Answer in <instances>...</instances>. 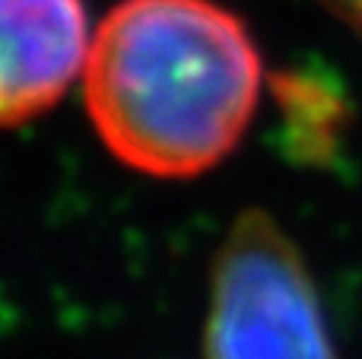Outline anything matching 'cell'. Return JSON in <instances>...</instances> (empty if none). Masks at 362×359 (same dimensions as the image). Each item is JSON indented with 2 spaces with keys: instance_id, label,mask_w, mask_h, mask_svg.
<instances>
[{
  "instance_id": "6da1fadb",
  "label": "cell",
  "mask_w": 362,
  "mask_h": 359,
  "mask_svg": "<svg viewBox=\"0 0 362 359\" xmlns=\"http://www.w3.org/2000/svg\"><path fill=\"white\" fill-rule=\"evenodd\" d=\"M264 61L216 0H121L93 32L83 95L99 140L150 178L219 165L255 118Z\"/></svg>"
},
{
  "instance_id": "277c9868",
  "label": "cell",
  "mask_w": 362,
  "mask_h": 359,
  "mask_svg": "<svg viewBox=\"0 0 362 359\" xmlns=\"http://www.w3.org/2000/svg\"><path fill=\"white\" fill-rule=\"evenodd\" d=\"M315 4H321L325 10H331L334 16L344 19L346 25L362 32V0H315Z\"/></svg>"
},
{
  "instance_id": "7a4b0ae2",
  "label": "cell",
  "mask_w": 362,
  "mask_h": 359,
  "mask_svg": "<svg viewBox=\"0 0 362 359\" xmlns=\"http://www.w3.org/2000/svg\"><path fill=\"white\" fill-rule=\"evenodd\" d=\"M204 347L206 359H337L299 245L257 207L216 248Z\"/></svg>"
},
{
  "instance_id": "3957f363",
  "label": "cell",
  "mask_w": 362,
  "mask_h": 359,
  "mask_svg": "<svg viewBox=\"0 0 362 359\" xmlns=\"http://www.w3.org/2000/svg\"><path fill=\"white\" fill-rule=\"evenodd\" d=\"M89 45L83 0H0V127L54 108L86 70Z\"/></svg>"
}]
</instances>
